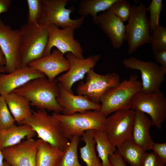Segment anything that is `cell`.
Masks as SVG:
<instances>
[{"instance_id":"6da1fadb","label":"cell","mask_w":166,"mask_h":166,"mask_svg":"<svg viewBox=\"0 0 166 166\" xmlns=\"http://www.w3.org/2000/svg\"><path fill=\"white\" fill-rule=\"evenodd\" d=\"M13 92L28 99L30 105L38 109H47L60 113L63 109L57 99L60 94L56 79L50 81L45 76L33 79Z\"/></svg>"},{"instance_id":"7a4b0ae2","label":"cell","mask_w":166,"mask_h":166,"mask_svg":"<svg viewBox=\"0 0 166 166\" xmlns=\"http://www.w3.org/2000/svg\"><path fill=\"white\" fill-rule=\"evenodd\" d=\"M23 124L30 126L39 139L54 147L64 150L69 144L60 122L45 109L32 110L31 116L24 121Z\"/></svg>"},{"instance_id":"3957f363","label":"cell","mask_w":166,"mask_h":166,"mask_svg":"<svg viewBox=\"0 0 166 166\" xmlns=\"http://www.w3.org/2000/svg\"><path fill=\"white\" fill-rule=\"evenodd\" d=\"M48 26L38 22H27L20 26L21 67L43 56L48 42Z\"/></svg>"},{"instance_id":"277c9868","label":"cell","mask_w":166,"mask_h":166,"mask_svg":"<svg viewBox=\"0 0 166 166\" xmlns=\"http://www.w3.org/2000/svg\"><path fill=\"white\" fill-rule=\"evenodd\" d=\"M52 115L60 122L68 139L74 136H81L87 131L105 129L107 117L99 110H87L69 115L54 113Z\"/></svg>"},{"instance_id":"5b68a950","label":"cell","mask_w":166,"mask_h":166,"mask_svg":"<svg viewBox=\"0 0 166 166\" xmlns=\"http://www.w3.org/2000/svg\"><path fill=\"white\" fill-rule=\"evenodd\" d=\"M141 82L136 75H132L116 87L109 90L102 98L100 112L107 117L119 110L131 109L130 104L134 96L141 89Z\"/></svg>"},{"instance_id":"8992f818","label":"cell","mask_w":166,"mask_h":166,"mask_svg":"<svg viewBox=\"0 0 166 166\" xmlns=\"http://www.w3.org/2000/svg\"><path fill=\"white\" fill-rule=\"evenodd\" d=\"M147 7L144 3L132 6L127 24L125 26V40L128 45V53L134 52L143 45L149 43L150 31L149 19L146 15Z\"/></svg>"},{"instance_id":"52a82bcc","label":"cell","mask_w":166,"mask_h":166,"mask_svg":"<svg viewBox=\"0 0 166 166\" xmlns=\"http://www.w3.org/2000/svg\"><path fill=\"white\" fill-rule=\"evenodd\" d=\"M69 0H42V10L39 22L49 26L54 25L63 28L70 27L74 29L79 28L84 22L85 16L73 19L70 14L74 11L73 7L65 8Z\"/></svg>"},{"instance_id":"ba28073f","label":"cell","mask_w":166,"mask_h":166,"mask_svg":"<svg viewBox=\"0 0 166 166\" xmlns=\"http://www.w3.org/2000/svg\"><path fill=\"white\" fill-rule=\"evenodd\" d=\"M86 75V81H81L78 84L77 93L97 104H100L102 98L109 90L121 82L119 76L114 73L101 75L92 69Z\"/></svg>"},{"instance_id":"9c48e42d","label":"cell","mask_w":166,"mask_h":166,"mask_svg":"<svg viewBox=\"0 0 166 166\" xmlns=\"http://www.w3.org/2000/svg\"><path fill=\"white\" fill-rule=\"evenodd\" d=\"M130 108L148 114L152 125L160 129L166 118V98L160 90L149 93L140 90L132 98Z\"/></svg>"},{"instance_id":"30bf717a","label":"cell","mask_w":166,"mask_h":166,"mask_svg":"<svg viewBox=\"0 0 166 166\" xmlns=\"http://www.w3.org/2000/svg\"><path fill=\"white\" fill-rule=\"evenodd\" d=\"M127 69L140 71L142 80L141 91L144 93H153L160 90L164 80L166 70L157 63L144 61L134 57L125 58L122 61Z\"/></svg>"},{"instance_id":"8fae6325","label":"cell","mask_w":166,"mask_h":166,"mask_svg":"<svg viewBox=\"0 0 166 166\" xmlns=\"http://www.w3.org/2000/svg\"><path fill=\"white\" fill-rule=\"evenodd\" d=\"M0 46L6 59V73L20 68L21 40L20 31L14 30L5 24L0 18Z\"/></svg>"},{"instance_id":"7c38bea8","label":"cell","mask_w":166,"mask_h":166,"mask_svg":"<svg viewBox=\"0 0 166 166\" xmlns=\"http://www.w3.org/2000/svg\"><path fill=\"white\" fill-rule=\"evenodd\" d=\"M134 112L132 109L119 110L107 117L105 130L109 140L116 147L131 139Z\"/></svg>"},{"instance_id":"4fadbf2b","label":"cell","mask_w":166,"mask_h":166,"mask_svg":"<svg viewBox=\"0 0 166 166\" xmlns=\"http://www.w3.org/2000/svg\"><path fill=\"white\" fill-rule=\"evenodd\" d=\"M74 30L70 27L60 29L54 25L49 26L47 44L43 56L49 54L55 47L64 55L71 53L78 58H85L81 44L74 38Z\"/></svg>"},{"instance_id":"5bb4252c","label":"cell","mask_w":166,"mask_h":166,"mask_svg":"<svg viewBox=\"0 0 166 166\" xmlns=\"http://www.w3.org/2000/svg\"><path fill=\"white\" fill-rule=\"evenodd\" d=\"M65 57L69 62V68L65 73L56 79L65 89L74 93L72 89L73 85L82 80L86 74L93 69L100 59V56L97 54L81 59L71 53H65Z\"/></svg>"},{"instance_id":"9a60e30c","label":"cell","mask_w":166,"mask_h":166,"mask_svg":"<svg viewBox=\"0 0 166 166\" xmlns=\"http://www.w3.org/2000/svg\"><path fill=\"white\" fill-rule=\"evenodd\" d=\"M38 140L30 138L2 150L4 159L10 166H35Z\"/></svg>"},{"instance_id":"2e32d148","label":"cell","mask_w":166,"mask_h":166,"mask_svg":"<svg viewBox=\"0 0 166 166\" xmlns=\"http://www.w3.org/2000/svg\"><path fill=\"white\" fill-rule=\"evenodd\" d=\"M28 65L42 72L50 81L55 80L59 74L67 71L70 67L68 60L57 49L48 55L32 61Z\"/></svg>"},{"instance_id":"e0dca14e","label":"cell","mask_w":166,"mask_h":166,"mask_svg":"<svg viewBox=\"0 0 166 166\" xmlns=\"http://www.w3.org/2000/svg\"><path fill=\"white\" fill-rule=\"evenodd\" d=\"M45 76L42 72L28 65L10 73H0V95L12 92L33 79Z\"/></svg>"},{"instance_id":"ac0fdd59","label":"cell","mask_w":166,"mask_h":166,"mask_svg":"<svg viewBox=\"0 0 166 166\" xmlns=\"http://www.w3.org/2000/svg\"><path fill=\"white\" fill-rule=\"evenodd\" d=\"M98 25L115 49L120 48L125 41V26L109 9L98 15Z\"/></svg>"},{"instance_id":"d6986e66","label":"cell","mask_w":166,"mask_h":166,"mask_svg":"<svg viewBox=\"0 0 166 166\" xmlns=\"http://www.w3.org/2000/svg\"><path fill=\"white\" fill-rule=\"evenodd\" d=\"M60 94L57 99V101L63 109L62 114L69 115L77 113L87 110L100 111L101 105L94 103L85 97L80 95H75L65 89L58 83Z\"/></svg>"},{"instance_id":"ffe728a7","label":"cell","mask_w":166,"mask_h":166,"mask_svg":"<svg viewBox=\"0 0 166 166\" xmlns=\"http://www.w3.org/2000/svg\"><path fill=\"white\" fill-rule=\"evenodd\" d=\"M131 139L137 145L146 152L150 150L154 142L150 133L151 120L145 113L134 110Z\"/></svg>"},{"instance_id":"44dd1931","label":"cell","mask_w":166,"mask_h":166,"mask_svg":"<svg viewBox=\"0 0 166 166\" xmlns=\"http://www.w3.org/2000/svg\"><path fill=\"white\" fill-rule=\"evenodd\" d=\"M1 95L4 97L15 121L19 124H22L24 121L31 116L30 102L26 98L14 92Z\"/></svg>"},{"instance_id":"7402d4cb","label":"cell","mask_w":166,"mask_h":166,"mask_svg":"<svg viewBox=\"0 0 166 166\" xmlns=\"http://www.w3.org/2000/svg\"><path fill=\"white\" fill-rule=\"evenodd\" d=\"M36 134L29 125L23 124L0 129V149L15 145L25 138H33Z\"/></svg>"},{"instance_id":"603a6c76","label":"cell","mask_w":166,"mask_h":166,"mask_svg":"<svg viewBox=\"0 0 166 166\" xmlns=\"http://www.w3.org/2000/svg\"><path fill=\"white\" fill-rule=\"evenodd\" d=\"M37 140L35 166H58L64 150L54 147L41 139Z\"/></svg>"},{"instance_id":"cb8c5ba5","label":"cell","mask_w":166,"mask_h":166,"mask_svg":"<svg viewBox=\"0 0 166 166\" xmlns=\"http://www.w3.org/2000/svg\"><path fill=\"white\" fill-rule=\"evenodd\" d=\"M117 152L130 166H141L146 152L136 144L132 139L117 147Z\"/></svg>"},{"instance_id":"d4e9b609","label":"cell","mask_w":166,"mask_h":166,"mask_svg":"<svg viewBox=\"0 0 166 166\" xmlns=\"http://www.w3.org/2000/svg\"><path fill=\"white\" fill-rule=\"evenodd\" d=\"M93 135L96 145L98 157L101 160L102 166H112L110 156L116 151V147L109 140L105 130H93Z\"/></svg>"},{"instance_id":"484cf974","label":"cell","mask_w":166,"mask_h":166,"mask_svg":"<svg viewBox=\"0 0 166 166\" xmlns=\"http://www.w3.org/2000/svg\"><path fill=\"white\" fill-rule=\"evenodd\" d=\"M117 0H83L79 3L78 11L81 16L90 15L97 24L98 13L109 9Z\"/></svg>"},{"instance_id":"4316f807","label":"cell","mask_w":166,"mask_h":166,"mask_svg":"<svg viewBox=\"0 0 166 166\" xmlns=\"http://www.w3.org/2000/svg\"><path fill=\"white\" fill-rule=\"evenodd\" d=\"M85 145L80 148L81 159L86 166H102L96 151L93 130L85 131L81 136Z\"/></svg>"},{"instance_id":"83f0119b","label":"cell","mask_w":166,"mask_h":166,"mask_svg":"<svg viewBox=\"0 0 166 166\" xmlns=\"http://www.w3.org/2000/svg\"><path fill=\"white\" fill-rule=\"evenodd\" d=\"M80 139V137L74 136L70 139L58 166H83L78 159L77 149Z\"/></svg>"},{"instance_id":"f1b7e54d","label":"cell","mask_w":166,"mask_h":166,"mask_svg":"<svg viewBox=\"0 0 166 166\" xmlns=\"http://www.w3.org/2000/svg\"><path fill=\"white\" fill-rule=\"evenodd\" d=\"M150 42L153 51L166 49V28L159 26L153 29Z\"/></svg>"},{"instance_id":"f546056e","label":"cell","mask_w":166,"mask_h":166,"mask_svg":"<svg viewBox=\"0 0 166 166\" xmlns=\"http://www.w3.org/2000/svg\"><path fill=\"white\" fill-rule=\"evenodd\" d=\"M117 17L124 22L128 21L131 13L132 6L125 0H117L109 9Z\"/></svg>"},{"instance_id":"4dcf8cb0","label":"cell","mask_w":166,"mask_h":166,"mask_svg":"<svg viewBox=\"0 0 166 166\" xmlns=\"http://www.w3.org/2000/svg\"><path fill=\"white\" fill-rule=\"evenodd\" d=\"M15 121L3 97L0 95V129L13 126Z\"/></svg>"},{"instance_id":"1f68e13d","label":"cell","mask_w":166,"mask_h":166,"mask_svg":"<svg viewBox=\"0 0 166 166\" xmlns=\"http://www.w3.org/2000/svg\"><path fill=\"white\" fill-rule=\"evenodd\" d=\"M163 7L162 0H152L147 7L150 13L149 24L150 31L159 26V19L160 15Z\"/></svg>"},{"instance_id":"d6a6232c","label":"cell","mask_w":166,"mask_h":166,"mask_svg":"<svg viewBox=\"0 0 166 166\" xmlns=\"http://www.w3.org/2000/svg\"><path fill=\"white\" fill-rule=\"evenodd\" d=\"M28 13L27 22L35 23L38 22L42 10V0H27Z\"/></svg>"},{"instance_id":"836d02e7","label":"cell","mask_w":166,"mask_h":166,"mask_svg":"<svg viewBox=\"0 0 166 166\" xmlns=\"http://www.w3.org/2000/svg\"><path fill=\"white\" fill-rule=\"evenodd\" d=\"M141 166H166L153 152H146Z\"/></svg>"},{"instance_id":"e575fe53","label":"cell","mask_w":166,"mask_h":166,"mask_svg":"<svg viewBox=\"0 0 166 166\" xmlns=\"http://www.w3.org/2000/svg\"><path fill=\"white\" fill-rule=\"evenodd\" d=\"M151 150L163 162L166 163V142L157 143L154 142Z\"/></svg>"},{"instance_id":"d590c367","label":"cell","mask_w":166,"mask_h":166,"mask_svg":"<svg viewBox=\"0 0 166 166\" xmlns=\"http://www.w3.org/2000/svg\"><path fill=\"white\" fill-rule=\"evenodd\" d=\"M156 61L160 66L166 70V49H160L153 51Z\"/></svg>"},{"instance_id":"8d00e7d4","label":"cell","mask_w":166,"mask_h":166,"mask_svg":"<svg viewBox=\"0 0 166 166\" xmlns=\"http://www.w3.org/2000/svg\"><path fill=\"white\" fill-rule=\"evenodd\" d=\"M109 160L112 166H127L125 162L117 150L113 154L109 156Z\"/></svg>"},{"instance_id":"74e56055","label":"cell","mask_w":166,"mask_h":166,"mask_svg":"<svg viewBox=\"0 0 166 166\" xmlns=\"http://www.w3.org/2000/svg\"><path fill=\"white\" fill-rule=\"evenodd\" d=\"M12 2L11 0H0V14L8 11Z\"/></svg>"},{"instance_id":"f35d334b","label":"cell","mask_w":166,"mask_h":166,"mask_svg":"<svg viewBox=\"0 0 166 166\" xmlns=\"http://www.w3.org/2000/svg\"><path fill=\"white\" fill-rule=\"evenodd\" d=\"M5 58L0 46V67L5 66Z\"/></svg>"},{"instance_id":"ab89813d","label":"cell","mask_w":166,"mask_h":166,"mask_svg":"<svg viewBox=\"0 0 166 166\" xmlns=\"http://www.w3.org/2000/svg\"><path fill=\"white\" fill-rule=\"evenodd\" d=\"M4 160L2 151L0 149V166H3Z\"/></svg>"},{"instance_id":"60d3db41","label":"cell","mask_w":166,"mask_h":166,"mask_svg":"<svg viewBox=\"0 0 166 166\" xmlns=\"http://www.w3.org/2000/svg\"><path fill=\"white\" fill-rule=\"evenodd\" d=\"M6 73L5 66L0 67V73Z\"/></svg>"},{"instance_id":"b9f144b4","label":"cell","mask_w":166,"mask_h":166,"mask_svg":"<svg viewBox=\"0 0 166 166\" xmlns=\"http://www.w3.org/2000/svg\"><path fill=\"white\" fill-rule=\"evenodd\" d=\"M3 166H10L5 161H4Z\"/></svg>"}]
</instances>
